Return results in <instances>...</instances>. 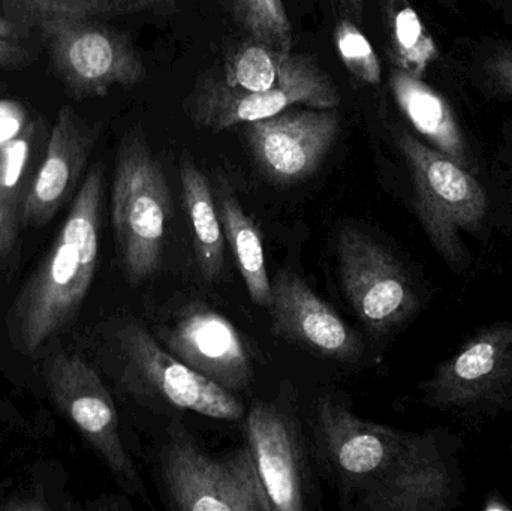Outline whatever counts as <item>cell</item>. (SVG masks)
Listing matches in <instances>:
<instances>
[{"instance_id": "obj_1", "label": "cell", "mask_w": 512, "mask_h": 511, "mask_svg": "<svg viewBox=\"0 0 512 511\" xmlns=\"http://www.w3.org/2000/svg\"><path fill=\"white\" fill-rule=\"evenodd\" d=\"M104 167L90 168L50 251L18 293L9 323L21 350L33 353L80 311L99 255Z\"/></svg>"}, {"instance_id": "obj_2", "label": "cell", "mask_w": 512, "mask_h": 511, "mask_svg": "<svg viewBox=\"0 0 512 511\" xmlns=\"http://www.w3.org/2000/svg\"><path fill=\"white\" fill-rule=\"evenodd\" d=\"M408 165L415 215L439 257L456 275L472 266L465 236L490 237V198L480 180L435 147L405 129L394 131Z\"/></svg>"}, {"instance_id": "obj_3", "label": "cell", "mask_w": 512, "mask_h": 511, "mask_svg": "<svg viewBox=\"0 0 512 511\" xmlns=\"http://www.w3.org/2000/svg\"><path fill=\"white\" fill-rule=\"evenodd\" d=\"M173 215L164 168L141 125L123 135L116 156L111 221L126 281L132 287L155 276Z\"/></svg>"}, {"instance_id": "obj_4", "label": "cell", "mask_w": 512, "mask_h": 511, "mask_svg": "<svg viewBox=\"0 0 512 511\" xmlns=\"http://www.w3.org/2000/svg\"><path fill=\"white\" fill-rule=\"evenodd\" d=\"M11 20L36 29L60 80L75 99L105 96L137 86L146 68L131 42L105 24L57 12H23Z\"/></svg>"}, {"instance_id": "obj_5", "label": "cell", "mask_w": 512, "mask_h": 511, "mask_svg": "<svg viewBox=\"0 0 512 511\" xmlns=\"http://www.w3.org/2000/svg\"><path fill=\"white\" fill-rule=\"evenodd\" d=\"M435 410L495 419L512 410V323L499 321L468 336L421 384Z\"/></svg>"}, {"instance_id": "obj_6", "label": "cell", "mask_w": 512, "mask_h": 511, "mask_svg": "<svg viewBox=\"0 0 512 511\" xmlns=\"http://www.w3.org/2000/svg\"><path fill=\"white\" fill-rule=\"evenodd\" d=\"M173 428L162 453V476L173 509L273 511L251 447L212 456L188 432Z\"/></svg>"}, {"instance_id": "obj_7", "label": "cell", "mask_w": 512, "mask_h": 511, "mask_svg": "<svg viewBox=\"0 0 512 511\" xmlns=\"http://www.w3.org/2000/svg\"><path fill=\"white\" fill-rule=\"evenodd\" d=\"M114 344L122 383L135 398L210 419H242L245 408L234 393L192 371L140 324H120Z\"/></svg>"}, {"instance_id": "obj_8", "label": "cell", "mask_w": 512, "mask_h": 511, "mask_svg": "<svg viewBox=\"0 0 512 511\" xmlns=\"http://www.w3.org/2000/svg\"><path fill=\"white\" fill-rule=\"evenodd\" d=\"M340 287L361 323L376 335L405 326L421 309L411 273L384 243L357 228L337 236Z\"/></svg>"}, {"instance_id": "obj_9", "label": "cell", "mask_w": 512, "mask_h": 511, "mask_svg": "<svg viewBox=\"0 0 512 511\" xmlns=\"http://www.w3.org/2000/svg\"><path fill=\"white\" fill-rule=\"evenodd\" d=\"M460 450V438L445 429L414 432L393 467L360 492L358 507L369 511L456 509L465 491Z\"/></svg>"}, {"instance_id": "obj_10", "label": "cell", "mask_w": 512, "mask_h": 511, "mask_svg": "<svg viewBox=\"0 0 512 511\" xmlns=\"http://www.w3.org/2000/svg\"><path fill=\"white\" fill-rule=\"evenodd\" d=\"M47 384L54 404L71 420L111 473L132 494L144 495L137 468L120 437L116 405L99 375L78 357L62 353L54 356L48 365Z\"/></svg>"}, {"instance_id": "obj_11", "label": "cell", "mask_w": 512, "mask_h": 511, "mask_svg": "<svg viewBox=\"0 0 512 511\" xmlns=\"http://www.w3.org/2000/svg\"><path fill=\"white\" fill-rule=\"evenodd\" d=\"M336 108L339 90L331 75L313 57L301 54L288 77L262 92L228 86L222 80L206 81L191 101L192 120L203 128L222 129L276 116L294 105Z\"/></svg>"}, {"instance_id": "obj_12", "label": "cell", "mask_w": 512, "mask_h": 511, "mask_svg": "<svg viewBox=\"0 0 512 511\" xmlns=\"http://www.w3.org/2000/svg\"><path fill=\"white\" fill-rule=\"evenodd\" d=\"M336 108L282 111L248 123L246 138L256 165L270 182L294 185L312 176L339 135Z\"/></svg>"}, {"instance_id": "obj_13", "label": "cell", "mask_w": 512, "mask_h": 511, "mask_svg": "<svg viewBox=\"0 0 512 511\" xmlns=\"http://www.w3.org/2000/svg\"><path fill=\"white\" fill-rule=\"evenodd\" d=\"M156 338L186 366L231 393L243 392L254 378L251 354L228 318L201 303L185 306Z\"/></svg>"}, {"instance_id": "obj_14", "label": "cell", "mask_w": 512, "mask_h": 511, "mask_svg": "<svg viewBox=\"0 0 512 511\" xmlns=\"http://www.w3.org/2000/svg\"><path fill=\"white\" fill-rule=\"evenodd\" d=\"M316 432L331 470L358 494L393 467L414 435L360 419L330 398L318 402Z\"/></svg>"}, {"instance_id": "obj_15", "label": "cell", "mask_w": 512, "mask_h": 511, "mask_svg": "<svg viewBox=\"0 0 512 511\" xmlns=\"http://www.w3.org/2000/svg\"><path fill=\"white\" fill-rule=\"evenodd\" d=\"M267 309L274 333L285 341L337 362L360 357L357 333L295 273H279L271 281Z\"/></svg>"}, {"instance_id": "obj_16", "label": "cell", "mask_w": 512, "mask_h": 511, "mask_svg": "<svg viewBox=\"0 0 512 511\" xmlns=\"http://www.w3.org/2000/svg\"><path fill=\"white\" fill-rule=\"evenodd\" d=\"M98 132L74 108L63 105L48 138L44 159L21 204V224L42 227L68 203L80 182Z\"/></svg>"}, {"instance_id": "obj_17", "label": "cell", "mask_w": 512, "mask_h": 511, "mask_svg": "<svg viewBox=\"0 0 512 511\" xmlns=\"http://www.w3.org/2000/svg\"><path fill=\"white\" fill-rule=\"evenodd\" d=\"M246 435L273 511L303 510V458L291 419L276 405L258 402L246 417Z\"/></svg>"}, {"instance_id": "obj_18", "label": "cell", "mask_w": 512, "mask_h": 511, "mask_svg": "<svg viewBox=\"0 0 512 511\" xmlns=\"http://www.w3.org/2000/svg\"><path fill=\"white\" fill-rule=\"evenodd\" d=\"M390 86L397 105L415 131L427 138L436 150L472 173L474 165L468 143L447 101L421 78L402 69H393Z\"/></svg>"}, {"instance_id": "obj_19", "label": "cell", "mask_w": 512, "mask_h": 511, "mask_svg": "<svg viewBox=\"0 0 512 511\" xmlns=\"http://www.w3.org/2000/svg\"><path fill=\"white\" fill-rule=\"evenodd\" d=\"M180 182L198 269L204 281L215 282L224 272L227 240L209 180L186 152L180 158Z\"/></svg>"}, {"instance_id": "obj_20", "label": "cell", "mask_w": 512, "mask_h": 511, "mask_svg": "<svg viewBox=\"0 0 512 511\" xmlns=\"http://www.w3.org/2000/svg\"><path fill=\"white\" fill-rule=\"evenodd\" d=\"M218 194V210L225 240L236 258L249 296L255 305L267 308L271 299V281L258 227L243 210L227 182L219 183Z\"/></svg>"}, {"instance_id": "obj_21", "label": "cell", "mask_w": 512, "mask_h": 511, "mask_svg": "<svg viewBox=\"0 0 512 511\" xmlns=\"http://www.w3.org/2000/svg\"><path fill=\"white\" fill-rule=\"evenodd\" d=\"M32 141L33 125L24 108L0 101V197L18 216L30 186Z\"/></svg>"}, {"instance_id": "obj_22", "label": "cell", "mask_w": 512, "mask_h": 511, "mask_svg": "<svg viewBox=\"0 0 512 511\" xmlns=\"http://www.w3.org/2000/svg\"><path fill=\"white\" fill-rule=\"evenodd\" d=\"M390 57L397 69L423 78L439 57L438 47L418 12L406 0H387Z\"/></svg>"}, {"instance_id": "obj_23", "label": "cell", "mask_w": 512, "mask_h": 511, "mask_svg": "<svg viewBox=\"0 0 512 511\" xmlns=\"http://www.w3.org/2000/svg\"><path fill=\"white\" fill-rule=\"evenodd\" d=\"M300 59L301 54L283 53L252 39L230 54L222 81L237 89L262 92L282 83Z\"/></svg>"}, {"instance_id": "obj_24", "label": "cell", "mask_w": 512, "mask_h": 511, "mask_svg": "<svg viewBox=\"0 0 512 511\" xmlns=\"http://www.w3.org/2000/svg\"><path fill=\"white\" fill-rule=\"evenodd\" d=\"M6 17L23 12H57L71 17L87 18L102 15L173 14L177 0H3Z\"/></svg>"}, {"instance_id": "obj_25", "label": "cell", "mask_w": 512, "mask_h": 511, "mask_svg": "<svg viewBox=\"0 0 512 511\" xmlns=\"http://www.w3.org/2000/svg\"><path fill=\"white\" fill-rule=\"evenodd\" d=\"M237 23L254 41L291 53L294 36L283 0H230Z\"/></svg>"}, {"instance_id": "obj_26", "label": "cell", "mask_w": 512, "mask_h": 511, "mask_svg": "<svg viewBox=\"0 0 512 511\" xmlns=\"http://www.w3.org/2000/svg\"><path fill=\"white\" fill-rule=\"evenodd\" d=\"M334 44L352 77L372 86L381 83V62L360 26L340 18L334 29Z\"/></svg>"}, {"instance_id": "obj_27", "label": "cell", "mask_w": 512, "mask_h": 511, "mask_svg": "<svg viewBox=\"0 0 512 511\" xmlns=\"http://www.w3.org/2000/svg\"><path fill=\"white\" fill-rule=\"evenodd\" d=\"M20 216L0 197V273L11 258Z\"/></svg>"}, {"instance_id": "obj_28", "label": "cell", "mask_w": 512, "mask_h": 511, "mask_svg": "<svg viewBox=\"0 0 512 511\" xmlns=\"http://www.w3.org/2000/svg\"><path fill=\"white\" fill-rule=\"evenodd\" d=\"M33 59L32 51L24 42L0 39V68L17 69L29 65Z\"/></svg>"}, {"instance_id": "obj_29", "label": "cell", "mask_w": 512, "mask_h": 511, "mask_svg": "<svg viewBox=\"0 0 512 511\" xmlns=\"http://www.w3.org/2000/svg\"><path fill=\"white\" fill-rule=\"evenodd\" d=\"M331 3L340 18H346L357 26L363 24L364 0H331Z\"/></svg>"}, {"instance_id": "obj_30", "label": "cell", "mask_w": 512, "mask_h": 511, "mask_svg": "<svg viewBox=\"0 0 512 511\" xmlns=\"http://www.w3.org/2000/svg\"><path fill=\"white\" fill-rule=\"evenodd\" d=\"M29 35V30L24 29L20 24L15 23L6 15H0V39L6 41L24 42Z\"/></svg>"}, {"instance_id": "obj_31", "label": "cell", "mask_w": 512, "mask_h": 511, "mask_svg": "<svg viewBox=\"0 0 512 511\" xmlns=\"http://www.w3.org/2000/svg\"><path fill=\"white\" fill-rule=\"evenodd\" d=\"M495 75L504 89L512 93V56H504L495 63Z\"/></svg>"}, {"instance_id": "obj_32", "label": "cell", "mask_w": 512, "mask_h": 511, "mask_svg": "<svg viewBox=\"0 0 512 511\" xmlns=\"http://www.w3.org/2000/svg\"><path fill=\"white\" fill-rule=\"evenodd\" d=\"M484 511H511V507L505 503L504 498L499 497V495L492 494L486 498L484 501Z\"/></svg>"}, {"instance_id": "obj_33", "label": "cell", "mask_w": 512, "mask_h": 511, "mask_svg": "<svg viewBox=\"0 0 512 511\" xmlns=\"http://www.w3.org/2000/svg\"><path fill=\"white\" fill-rule=\"evenodd\" d=\"M439 2L444 3V5H453L454 0H439Z\"/></svg>"}, {"instance_id": "obj_34", "label": "cell", "mask_w": 512, "mask_h": 511, "mask_svg": "<svg viewBox=\"0 0 512 511\" xmlns=\"http://www.w3.org/2000/svg\"><path fill=\"white\" fill-rule=\"evenodd\" d=\"M508 2L512 3V0H508Z\"/></svg>"}, {"instance_id": "obj_35", "label": "cell", "mask_w": 512, "mask_h": 511, "mask_svg": "<svg viewBox=\"0 0 512 511\" xmlns=\"http://www.w3.org/2000/svg\"><path fill=\"white\" fill-rule=\"evenodd\" d=\"M511 450H512V443H511Z\"/></svg>"}]
</instances>
